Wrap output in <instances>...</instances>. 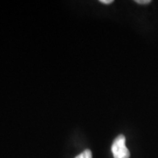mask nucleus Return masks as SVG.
I'll return each mask as SVG.
<instances>
[{
    "instance_id": "obj_1",
    "label": "nucleus",
    "mask_w": 158,
    "mask_h": 158,
    "mask_svg": "<svg viewBox=\"0 0 158 158\" xmlns=\"http://www.w3.org/2000/svg\"><path fill=\"white\" fill-rule=\"evenodd\" d=\"M112 153L114 158H129L130 153L126 147V138L123 135H118L112 145Z\"/></svg>"
},
{
    "instance_id": "obj_2",
    "label": "nucleus",
    "mask_w": 158,
    "mask_h": 158,
    "mask_svg": "<svg viewBox=\"0 0 158 158\" xmlns=\"http://www.w3.org/2000/svg\"><path fill=\"white\" fill-rule=\"evenodd\" d=\"M75 158H92V154L90 149H86L84 152H82L80 155L77 156Z\"/></svg>"
},
{
    "instance_id": "obj_3",
    "label": "nucleus",
    "mask_w": 158,
    "mask_h": 158,
    "mask_svg": "<svg viewBox=\"0 0 158 158\" xmlns=\"http://www.w3.org/2000/svg\"><path fill=\"white\" fill-rule=\"evenodd\" d=\"M135 2L140 5H146V4H149L151 1L150 0H136Z\"/></svg>"
},
{
    "instance_id": "obj_4",
    "label": "nucleus",
    "mask_w": 158,
    "mask_h": 158,
    "mask_svg": "<svg viewBox=\"0 0 158 158\" xmlns=\"http://www.w3.org/2000/svg\"><path fill=\"white\" fill-rule=\"evenodd\" d=\"M113 2V0H100V3H102V4H105V5L112 4Z\"/></svg>"
}]
</instances>
